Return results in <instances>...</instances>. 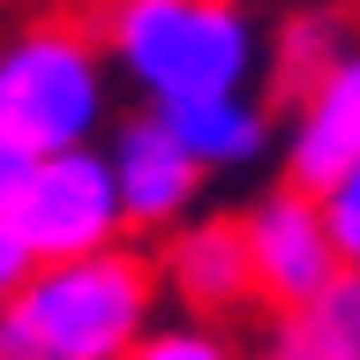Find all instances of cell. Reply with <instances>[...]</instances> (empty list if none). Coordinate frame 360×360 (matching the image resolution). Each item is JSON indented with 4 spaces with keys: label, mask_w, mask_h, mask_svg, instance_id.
Masks as SVG:
<instances>
[{
    "label": "cell",
    "mask_w": 360,
    "mask_h": 360,
    "mask_svg": "<svg viewBox=\"0 0 360 360\" xmlns=\"http://www.w3.org/2000/svg\"><path fill=\"white\" fill-rule=\"evenodd\" d=\"M248 360H323V353H315L308 338H300V323H292V315H270V323H263V338H255V353H248Z\"/></svg>",
    "instance_id": "cell-15"
},
{
    "label": "cell",
    "mask_w": 360,
    "mask_h": 360,
    "mask_svg": "<svg viewBox=\"0 0 360 360\" xmlns=\"http://www.w3.org/2000/svg\"><path fill=\"white\" fill-rule=\"evenodd\" d=\"M22 278H30V255H22V240H15V233H0V308L15 300V285H22Z\"/></svg>",
    "instance_id": "cell-16"
},
{
    "label": "cell",
    "mask_w": 360,
    "mask_h": 360,
    "mask_svg": "<svg viewBox=\"0 0 360 360\" xmlns=\"http://www.w3.org/2000/svg\"><path fill=\"white\" fill-rule=\"evenodd\" d=\"M300 338H308L323 360H360V270L338 263V278L315 292L308 308H292Z\"/></svg>",
    "instance_id": "cell-11"
},
{
    "label": "cell",
    "mask_w": 360,
    "mask_h": 360,
    "mask_svg": "<svg viewBox=\"0 0 360 360\" xmlns=\"http://www.w3.org/2000/svg\"><path fill=\"white\" fill-rule=\"evenodd\" d=\"M128 360H248L240 338L225 323H195V315H173V323H150V330L128 345Z\"/></svg>",
    "instance_id": "cell-12"
},
{
    "label": "cell",
    "mask_w": 360,
    "mask_h": 360,
    "mask_svg": "<svg viewBox=\"0 0 360 360\" xmlns=\"http://www.w3.org/2000/svg\"><path fill=\"white\" fill-rule=\"evenodd\" d=\"M112 83L120 75L98 45V22L68 8H38L0 38V135H15L38 158L105 143Z\"/></svg>",
    "instance_id": "cell-3"
},
{
    "label": "cell",
    "mask_w": 360,
    "mask_h": 360,
    "mask_svg": "<svg viewBox=\"0 0 360 360\" xmlns=\"http://www.w3.org/2000/svg\"><path fill=\"white\" fill-rule=\"evenodd\" d=\"M90 22L112 75L150 112L263 83V15L248 0H98Z\"/></svg>",
    "instance_id": "cell-1"
},
{
    "label": "cell",
    "mask_w": 360,
    "mask_h": 360,
    "mask_svg": "<svg viewBox=\"0 0 360 360\" xmlns=\"http://www.w3.org/2000/svg\"><path fill=\"white\" fill-rule=\"evenodd\" d=\"M38 8H68V15H90L98 0H38Z\"/></svg>",
    "instance_id": "cell-17"
},
{
    "label": "cell",
    "mask_w": 360,
    "mask_h": 360,
    "mask_svg": "<svg viewBox=\"0 0 360 360\" xmlns=\"http://www.w3.org/2000/svg\"><path fill=\"white\" fill-rule=\"evenodd\" d=\"M315 202H323V225H330L338 263H345V270H360V165H353L345 180H330Z\"/></svg>",
    "instance_id": "cell-13"
},
{
    "label": "cell",
    "mask_w": 360,
    "mask_h": 360,
    "mask_svg": "<svg viewBox=\"0 0 360 360\" xmlns=\"http://www.w3.org/2000/svg\"><path fill=\"white\" fill-rule=\"evenodd\" d=\"M105 165H112V188H120V218H128V240H158V233H173L180 218H195L202 210V173L188 143L165 128V112L135 105L128 120H112L105 128Z\"/></svg>",
    "instance_id": "cell-6"
},
{
    "label": "cell",
    "mask_w": 360,
    "mask_h": 360,
    "mask_svg": "<svg viewBox=\"0 0 360 360\" xmlns=\"http://www.w3.org/2000/svg\"><path fill=\"white\" fill-rule=\"evenodd\" d=\"M165 128L188 143L210 180L255 173L263 158H278V112L263 90H233V98H195V105H165Z\"/></svg>",
    "instance_id": "cell-10"
},
{
    "label": "cell",
    "mask_w": 360,
    "mask_h": 360,
    "mask_svg": "<svg viewBox=\"0 0 360 360\" xmlns=\"http://www.w3.org/2000/svg\"><path fill=\"white\" fill-rule=\"evenodd\" d=\"M150 263H158V292L180 300V315L195 323H240L255 308V270H248V225L240 210H195L180 218L173 233L150 240Z\"/></svg>",
    "instance_id": "cell-7"
},
{
    "label": "cell",
    "mask_w": 360,
    "mask_h": 360,
    "mask_svg": "<svg viewBox=\"0 0 360 360\" xmlns=\"http://www.w3.org/2000/svg\"><path fill=\"white\" fill-rule=\"evenodd\" d=\"M30 173H38V150H22L15 135H0V233L15 225V202L30 188Z\"/></svg>",
    "instance_id": "cell-14"
},
{
    "label": "cell",
    "mask_w": 360,
    "mask_h": 360,
    "mask_svg": "<svg viewBox=\"0 0 360 360\" xmlns=\"http://www.w3.org/2000/svg\"><path fill=\"white\" fill-rule=\"evenodd\" d=\"M158 263L135 240L75 263H30L0 308V360H128V345L158 323Z\"/></svg>",
    "instance_id": "cell-2"
},
{
    "label": "cell",
    "mask_w": 360,
    "mask_h": 360,
    "mask_svg": "<svg viewBox=\"0 0 360 360\" xmlns=\"http://www.w3.org/2000/svg\"><path fill=\"white\" fill-rule=\"evenodd\" d=\"M353 38H360V15L345 0H292V8H278V15L263 22V83H255L270 98V112L300 105L315 90V75Z\"/></svg>",
    "instance_id": "cell-9"
},
{
    "label": "cell",
    "mask_w": 360,
    "mask_h": 360,
    "mask_svg": "<svg viewBox=\"0 0 360 360\" xmlns=\"http://www.w3.org/2000/svg\"><path fill=\"white\" fill-rule=\"evenodd\" d=\"M360 165V38L338 53L300 105L278 112V180L300 195H323Z\"/></svg>",
    "instance_id": "cell-8"
},
{
    "label": "cell",
    "mask_w": 360,
    "mask_h": 360,
    "mask_svg": "<svg viewBox=\"0 0 360 360\" xmlns=\"http://www.w3.org/2000/svg\"><path fill=\"white\" fill-rule=\"evenodd\" d=\"M345 8H353V15H360V0H345Z\"/></svg>",
    "instance_id": "cell-18"
},
{
    "label": "cell",
    "mask_w": 360,
    "mask_h": 360,
    "mask_svg": "<svg viewBox=\"0 0 360 360\" xmlns=\"http://www.w3.org/2000/svg\"><path fill=\"white\" fill-rule=\"evenodd\" d=\"M248 225V270H255V308L263 315H292L338 278V248L323 225V202L270 180L263 195L240 210Z\"/></svg>",
    "instance_id": "cell-5"
},
{
    "label": "cell",
    "mask_w": 360,
    "mask_h": 360,
    "mask_svg": "<svg viewBox=\"0 0 360 360\" xmlns=\"http://www.w3.org/2000/svg\"><path fill=\"white\" fill-rule=\"evenodd\" d=\"M30 263H75V255H98V248L128 240V218H120V188H112L105 143H83V150H53L38 158V173L15 202V225Z\"/></svg>",
    "instance_id": "cell-4"
}]
</instances>
